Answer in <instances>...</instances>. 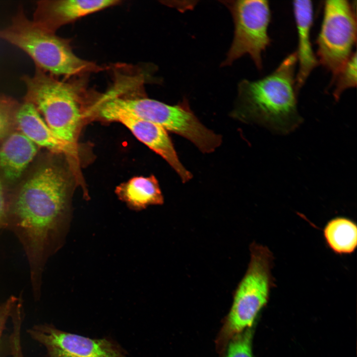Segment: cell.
Masks as SVG:
<instances>
[{
    "mask_svg": "<svg viewBox=\"0 0 357 357\" xmlns=\"http://www.w3.org/2000/svg\"><path fill=\"white\" fill-rule=\"evenodd\" d=\"M69 181L54 166L37 171L7 204L4 229L21 243L30 282H42L49 258L60 248L69 220Z\"/></svg>",
    "mask_w": 357,
    "mask_h": 357,
    "instance_id": "6da1fadb",
    "label": "cell"
},
{
    "mask_svg": "<svg viewBox=\"0 0 357 357\" xmlns=\"http://www.w3.org/2000/svg\"><path fill=\"white\" fill-rule=\"evenodd\" d=\"M14 303V299L11 297L0 302V341L7 321L10 317Z\"/></svg>",
    "mask_w": 357,
    "mask_h": 357,
    "instance_id": "ffe728a7",
    "label": "cell"
},
{
    "mask_svg": "<svg viewBox=\"0 0 357 357\" xmlns=\"http://www.w3.org/2000/svg\"><path fill=\"white\" fill-rule=\"evenodd\" d=\"M115 192L120 200L134 210L164 202L158 181L153 175L134 177L117 186Z\"/></svg>",
    "mask_w": 357,
    "mask_h": 357,
    "instance_id": "9a60e30c",
    "label": "cell"
},
{
    "mask_svg": "<svg viewBox=\"0 0 357 357\" xmlns=\"http://www.w3.org/2000/svg\"><path fill=\"white\" fill-rule=\"evenodd\" d=\"M7 202L3 189L0 181V230L4 229Z\"/></svg>",
    "mask_w": 357,
    "mask_h": 357,
    "instance_id": "7402d4cb",
    "label": "cell"
},
{
    "mask_svg": "<svg viewBox=\"0 0 357 357\" xmlns=\"http://www.w3.org/2000/svg\"><path fill=\"white\" fill-rule=\"evenodd\" d=\"M235 23L234 37L223 65H228L245 54L257 68H263L262 53L270 44L268 27L271 20L269 1L238 0L225 1Z\"/></svg>",
    "mask_w": 357,
    "mask_h": 357,
    "instance_id": "ba28073f",
    "label": "cell"
},
{
    "mask_svg": "<svg viewBox=\"0 0 357 357\" xmlns=\"http://www.w3.org/2000/svg\"><path fill=\"white\" fill-rule=\"evenodd\" d=\"M15 122L23 133L37 146L56 153H69L72 150L53 133L34 106L25 102L18 105Z\"/></svg>",
    "mask_w": 357,
    "mask_h": 357,
    "instance_id": "4fadbf2b",
    "label": "cell"
},
{
    "mask_svg": "<svg viewBox=\"0 0 357 357\" xmlns=\"http://www.w3.org/2000/svg\"><path fill=\"white\" fill-rule=\"evenodd\" d=\"M18 105L12 98L0 94V140L10 133Z\"/></svg>",
    "mask_w": 357,
    "mask_h": 357,
    "instance_id": "ac0fdd59",
    "label": "cell"
},
{
    "mask_svg": "<svg viewBox=\"0 0 357 357\" xmlns=\"http://www.w3.org/2000/svg\"><path fill=\"white\" fill-rule=\"evenodd\" d=\"M108 104L139 119L157 124L192 142L203 153H211L222 143L220 135L203 125L183 102L169 105L148 98L111 97Z\"/></svg>",
    "mask_w": 357,
    "mask_h": 357,
    "instance_id": "8992f818",
    "label": "cell"
},
{
    "mask_svg": "<svg viewBox=\"0 0 357 357\" xmlns=\"http://www.w3.org/2000/svg\"><path fill=\"white\" fill-rule=\"evenodd\" d=\"M252 337L251 328L235 336L228 343L225 357H253Z\"/></svg>",
    "mask_w": 357,
    "mask_h": 357,
    "instance_id": "d6986e66",
    "label": "cell"
},
{
    "mask_svg": "<svg viewBox=\"0 0 357 357\" xmlns=\"http://www.w3.org/2000/svg\"><path fill=\"white\" fill-rule=\"evenodd\" d=\"M357 52L354 51L349 59L332 74L331 84L334 86L333 95L336 101L345 90L357 86Z\"/></svg>",
    "mask_w": 357,
    "mask_h": 357,
    "instance_id": "e0dca14e",
    "label": "cell"
},
{
    "mask_svg": "<svg viewBox=\"0 0 357 357\" xmlns=\"http://www.w3.org/2000/svg\"><path fill=\"white\" fill-rule=\"evenodd\" d=\"M0 147V170L10 181L19 178L33 159L37 146L21 131L10 133Z\"/></svg>",
    "mask_w": 357,
    "mask_h": 357,
    "instance_id": "5bb4252c",
    "label": "cell"
},
{
    "mask_svg": "<svg viewBox=\"0 0 357 357\" xmlns=\"http://www.w3.org/2000/svg\"><path fill=\"white\" fill-rule=\"evenodd\" d=\"M21 330L19 326H14L9 337V344L12 357H24L22 352Z\"/></svg>",
    "mask_w": 357,
    "mask_h": 357,
    "instance_id": "44dd1931",
    "label": "cell"
},
{
    "mask_svg": "<svg viewBox=\"0 0 357 357\" xmlns=\"http://www.w3.org/2000/svg\"><path fill=\"white\" fill-rule=\"evenodd\" d=\"M0 39L17 47L34 61L36 67L55 76H71L102 69L77 57L67 40L30 20L20 7L11 23L0 29Z\"/></svg>",
    "mask_w": 357,
    "mask_h": 357,
    "instance_id": "3957f363",
    "label": "cell"
},
{
    "mask_svg": "<svg viewBox=\"0 0 357 357\" xmlns=\"http://www.w3.org/2000/svg\"><path fill=\"white\" fill-rule=\"evenodd\" d=\"M28 333L45 347V357H130L111 338L92 339L65 332L52 324L35 325Z\"/></svg>",
    "mask_w": 357,
    "mask_h": 357,
    "instance_id": "9c48e42d",
    "label": "cell"
},
{
    "mask_svg": "<svg viewBox=\"0 0 357 357\" xmlns=\"http://www.w3.org/2000/svg\"><path fill=\"white\" fill-rule=\"evenodd\" d=\"M326 244L338 255L351 254L357 247V225L352 219L336 217L329 220L323 229Z\"/></svg>",
    "mask_w": 357,
    "mask_h": 357,
    "instance_id": "2e32d148",
    "label": "cell"
},
{
    "mask_svg": "<svg viewBox=\"0 0 357 357\" xmlns=\"http://www.w3.org/2000/svg\"><path fill=\"white\" fill-rule=\"evenodd\" d=\"M293 8L298 32V49L296 52L298 67L296 73V88L298 92L319 63L311 42L314 14L312 2L308 0H295Z\"/></svg>",
    "mask_w": 357,
    "mask_h": 357,
    "instance_id": "7c38bea8",
    "label": "cell"
},
{
    "mask_svg": "<svg viewBox=\"0 0 357 357\" xmlns=\"http://www.w3.org/2000/svg\"><path fill=\"white\" fill-rule=\"evenodd\" d=\"M96 108L100 117L116 121L126 126L140 141L164 159L175 170L183 182L190 179L192 174L180 162L167 131L154 123L139 119L102 103Z\"/></svg>",
    "mask_w": 357,
    "mask_h": 357,
    "instance_id": "30bf717a",
    "label": "cell"
},
{
    "mask_svg": "<svg viewBox=\"0 0 357 357\" xmlns=\"http://www.w3.org/2000/svg\"><path fill=\"white\" fill-rule=\"evenodd\" d=\"M324 2L323 17L316 44L319 63L334 73L351 56L357 41L355 0Z\"/></svg>",
    "mask_w": 357,
    "mask_h": 357,
    "instance_id": "52a82bcc",
    "label": "cell"
},
{
    "mask_svg": "<svg viewBox=\"0 0 357 357\" xmlns=\"http://www.w3.org/2000/svg\"><path fill=\"white\" fill-rule=\"evenodd\" d=\"M249 250L247 269L236 290L232 307L218 338L219 350H223L235 336L251 328L275 285L272 251L255 242L250 245Z\"/></svg>",
    "mask_w": 357,
    "mask_h": 357,
    "instance_id": "5b68a950",
    "label": "cell"
},
{
    "mask_svg": "<svg viewBox=\"0 0 357 357\" xmlns=\"http://www.w3.org/2000/svg\"><path fill=\"white\" fill-rule=\"evenodd\" d=\"M21 79L26 89L24 101L34 106L56 136L72 150L82 116L77 88L37 67L33 75Z\"/></svg>",
    "mask_w": 357,
    "mask_h": 357,
    "instance_id": "277c9868",
    "label": "cell"
},
{
    "mask_svg": "<svg viewBox=\"0 0 357 357\" xmlns=\"http://www.w3.org/2000/svg\"><path fill=\"white\" fill-rule=\"evenodd\" d=\"M297 65L295 52L269 75L257 80H242L238 85L234 116L279 134L296 129L303 121L298 110Z\"/></svg>",
    "mask_w": 357,
    "mask_h": 357,
    "instance_id": "7a4b0ae2",
    "label": "cell"
},
{
    "mask_svg": "<svg viewBox=\"0 0 357 357\" xmlns=\"http://www.w3.org/2000/svg\"><path fill=\"white\" fill-rule=\"evenodd\" d=\"M117 0H43L37 2L33 22L55 33L61 26L80 17L118 4Z\"/></svg>",
    "mask_w": 357,
    "mask_h": 357,
    "instance_id": "8fae6325",
    "label": "cell"
}]
</instances>
